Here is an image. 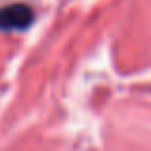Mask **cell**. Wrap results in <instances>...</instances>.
Listing matches in <instances>:
<instances>
[{"label": "cell", "instance_id": "obj_1", "mask_svg": "<svg viewBox=\"0 0 151 151\" xmlns=\"http://www.w3.org/2000/svg\"><path fill=\"white\" fill-rule=\"evenodd\" d=\"M35 21V12L27 4L0 8V31H25Z\"/></svg>", "mask_w": 151, "mask_h": 151}]
</instances>
